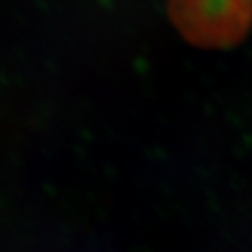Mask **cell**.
<instances>
[{"label": "cell", "mask_w": 252, "mask_h": 252, "mask_svg": "<svg viewBox=\"0 0 252 252\" xmlns=\"http://www.w3.org/2000/svg\"><path fill=\"white\" fill-rule=\"evenodd\" d=\"M172 25L201 49H229L252 28V0H166Z\"/></svg>", "instance_id": "cell-1"}]
</instances>
